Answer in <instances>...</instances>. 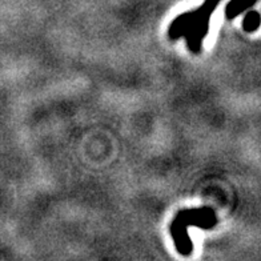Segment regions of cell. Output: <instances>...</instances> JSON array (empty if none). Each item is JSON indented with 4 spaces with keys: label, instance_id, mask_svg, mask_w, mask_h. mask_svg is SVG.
Returning <instances> with one entry per match:
<instances>
[{
    "label": "cell",
    "instance_id": "cell-1",
    "mask_svg": "<svg viewBox=\"0 0 261 261\" xmlns=\"http://www.w3.org/2000/svg\"><path fill=\"white\" fill-rule=\"evenodd\" d=\"M221 0H204L197 10L184 12L169 25L168 35L171 40L186 38L188 48L193 54H200L203 40L210 31V21L213 11Z\"/></svg>",
    "mask_w": 261,
    "mask_h": 261
},
{
    "label": "cell",
    "instance_id": "cell-2",
    "mask_svg": "<svg viewBox=\"0 0 261 261\" xmlns=\"http://www.w3.org/2000/svg\"><path fill=\"white\" fill-rule=\"evenodd\" d=\"M216 223V215L211 208L180 211L171 225V234L175 240L176 248L181 254H189L192 252V241L189 240L187 228L189 225H195L204 229H210Z\"/></svg>",
    "mask_w": 261,
    "mask_h": 261
},
{
    "label": "cell",
    "instance_id": "cell-3",
    "mask_svg": "<svg viewBox=\"0 0 261 261\" xmlns=\"http://www.w3.org/2000/svg\"><path fill=\"white\" fill-rule=\"evenodd\" d=\"M256 2L257 0H230L225 7V17L234 19L237 15H240L241 12H244L245 10L256 4Z\"/></svg>",
    "mask_w": 261,
    "mask_h": 261
},
{
    "label": "cell",
    "instance_id": "cell-4",
    "mask_svg": "<svg viewBox=\"0 0 261 261\" xmlns=\"http://www.w3.org/2000/svg\"><path fill=\"white\" fill-rule=\"evenodd\" d=\"M260 25V14L257 11H251L248 12L243 21V28L245 32H253L256 31Z\"/></svg>",
    "mask_w": 261,
    "mask_h": 261
}]
</instances>
